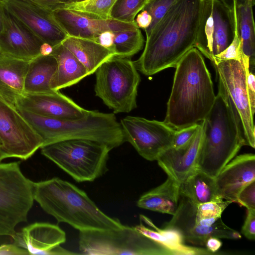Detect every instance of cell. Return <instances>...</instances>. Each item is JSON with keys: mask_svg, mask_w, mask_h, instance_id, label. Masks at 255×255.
I'll return each mask as SVG.
<instances>
[{"mask_svg": "<svg viewBox=\"0 0 255 255\" xmlns=\"http://www.w3.org/2000/svg\"><path fill=\"white\" fill-rule=\"evenodd\" d=\"M30 60L0 53V96L14 106L24 92V79Z\"/></svg>", "mask_w": 255, "mask_h": 255, "instance_id": "21", "label": "cell"}, {"mask_svg": "<svg viewBox=\"0 0 255 255\" xmlns=\"http://www.w3.org/2000/svg\"><path fill=\"white\" fill-rule=\"evenodd\" d=\"M114 33L115 56L130 58L143 48L145 41L140 28Z\"/></svg>", "mask_w": 255, "mask_h": 255, "instance_id": "30", "label": "cell"}, {"mask_svg": "<svg viewBox=\"0 0 255 255\" xmlns=\"http://www.w3.org/2000/svg\"><path fill=\"white\" fill-rule=\"evenodd\" d=\"M41 153L75 181H93L107 171V145L95 140L73 139L42 146Z\"/></svg>", "mask_w": 255, "mask_h": 255, "instance_id": "6", "label": "cell"}, {"mask_svg": "<svg viewBox=\"0 0 255 255\" xmlns=\"http://www.w3.org/2000/svg\"><path fill=\"white\" fill-rule=\"evenodd\" d=\"M242 234L250 240L255 239V210L247 209V216L241 229Z\"/></svg>", "mask_w": 255, "mask_h": 255, "instance_id": "38", "label": "cell"}, {"mask_svg": "<svg viewBox=\"0 0 255 255\" xmlns=\"http://www.w3.org/2000/svg\"><path fill=\"white\" fill-rule=\"evenodd\" d=\"M212 64L233 112L240 136L245 145L255 148L254 115L249 100L247 75L243 62L230 60Z\"/></svg>", "mask_w": 255, "mask_h": 255, "instance_id": "10", "label": "cell"}, {"mask_svg": "<svg viewBox=\"0 0 255 255\" xmlns=\"http://www.w3.org/2000/svg\"><path fill=\"white\" fill-rule=\"evenodd\" d=\"M95 95L114 114L128 113L137 107L140 75L130 58L115 56L96 71Z\"/></svg>", "mask_w": 255, "mask_h": 255, "instance_id": "7", "label": "cell"}, {"mask_svg": "<svg viewBox=\"0 0 255 255\" xmlns=\"http://www.w3.org/2000/svg\"><path fill=\"white\" fill-rule=\"evenodd\" d=\"M237 203L247 209L255 210V181L247 185L240 191Z\"/></svg>", "mask_w": 255, "mask_h": 255, "instance_id": "37", "label": "cell"}, {"mask_svg": "<svg viewBox=\"0 0 255 255\" xmlns=\"http://www.w3.org/2000/svg\"><path fill=\"white\" fill-rule=\"evenodd\" d=\"M29 255L28 251L16 245L3 244L0 246V255Z\"/></svg>", "mask_w": 255, "mask_h": 255, "instance_id": "40", "label": "cell"}, {"mask_svg": "<svg viewBox=\"0 0 255 255\" xmlns=\"http://www.w3.org/2000/svg\"><path fill=\"white\" fill-rule=\"evenodd\" d=\"M11 238L14 244L26 250L29 255L77 254L60 246L66 240V234L59 226L50 223H34L16 232Z\"/></svg>", "mask_w": 255, "mask_h": 255, "instance_id": "16", "label": "cell"}, {"mask_svg": "<svg viewBox=\"0 0 255 255\" xmlns=\"http://www.w3.org/2000/svg\"><path fill=\"white\" fill-rule=\"evenodd\" d=\"M173 86L163 122L175 130L203 121L216 95L202 53L193 47L175 66Z\"/></svg>", "mask_w": 255, "mask_h": 255, "instance_id": "2", "label": "cell"}, {"mask_svg": "<svg viewBox=\"0 0 255 255\" xmlns=\"http://www.w3.org/2000/svg\"><path fill=\"white\" fill-rule=\"evenodd\" d=\"M215 179L218 195L223 200L237 203L240 191L255 181V155L250 153L236 156Z\"/></svg>", "mask_w": 255, "mask_h": 255, "instance_id": "20", "label": "cell"}, {"mask_svg": "<svg viewBox=\"0 0 255 255\" xmlns=\"http://www.w3.org/2000/svg\"><path fill=\"white\" fill-rule=\"evenodd\" d=\"M79 248L91 255H175L164 245L142 234L134 227L79 231Z\"/></svg>", "mask_w": 255, "mask_h": 255, "instance_id": "8", "label": "cell"}, {"mask_svg": "<svg viewBox=\"0 0 255 255\" xmlns=\"http://www.w3.org/2000/svg\"><path fill=\"white\" fill-rule=\"evenodd\" d=\"M246 72V81L249 100L252 114L255 113V77L254 70H250V68L244 66Z\"/></svg>", "mask_w": 255, "mask_h": 255, "instance_id": "39", "label": "cell"}, {"mask_svg": "<svg viewBox=\"0 0 255 255\" xmlns=\"http://www.w3.org/2000/svg\"><path fill=\"white\" fill-rule=\"evenodd\" d=\"M53 13L68 36L94 41L105 31L114 32L138 28L135 21L96 19L62 6L53 10Z\"/></svg>", "mask_w": 255, "mask_h": 255, "instance_id": "17", "label": "cell"}, {"mask_svg": "<svg viewBox=\"0 0 255 255\" xmlns=\"http://www.w3.org/2000/svg\"><path fill=\"white\" fill-rule=\"evenodd\" d=\"M134 21L139 28L145 30L151 24L152 17L146 10L142 9L136 15Z\"/></svg>", "mask_w": 255, "mask_h": 255, "instance_id": "42", "label": "cell"}, {"mask_svg": "<svg viewBox=\"0 0 255 255\" xmlns=\"http://www.w3.org/2000/svg\"><path fill=\"white\" fill-rule=\"evenodd\" d=\"M140 224L134 227L145 236L158 242L172 250L175 255H212L207 249L187 246L181 236L176 231L156 227L143 215L139 216Z\"/></svg>", "mask_w": 255, "mask_h": 255, "instance_id": "27", "label": "cell"}, {"mask_svg": "<svg viewBox=\"0 0 255 255\" xmlns=\"http://www.w3.org/2000/svg\"><path fill=\"white\" fill-rule=\"evenodd\" d=\"M16 108L41 137L42 146L63 140L85 139L103 143L112 149L125 141L120 123L114 113L89 111L81 118L62 120Z\"/></svg>", "mask_w": 255, "mask_h": 255, "instance_id": "4", "label": "cell"}, {"mask_svg": "<svg viewBox=\"0 0 255 255\" xmlns=\"http://www.w3.org/2000/svg\"><path fill=\"white\" fill-rule=\"evenodd\" d=\"M0 141L7 157L26 160L43 144L41 137L16 107L0 96Z\"/></svg>", "mask_w": 255, "mask_h": 255, "instance_id": "11", "label": "cell"}, {"mask_svg": "<svg viewBox=\"0 0 255 255\" xmlns=\"http://www.w3.org/2000/svg\"><path fill=\"white\" fill-rule=\"evenodd\" d=\"M117 0H83L72 2L61 6L84 15L100 19H112L111 13Z\"/></svg>", "mask_w": 255, "mask_h": 255, "instance_id": "31", "label": "cell"}, {"mask_svg": "<svg viewBox=\"0 0 255 255\" xmlns=\"http://www.w3.org/2000/svg\"><path fill=\"white\" fill-rule=\"evenodd\" d=\"M222 245L220 239L216 237H211L207 240L205 246L206 249L212 255L219 251Z\"/></svg>", "mask_w": 255, "mask_h": 255, "instance_id": "43", "label": "cell"}, {"mask_svg": "<svg viewBox=\"0 0 255 255\" xmlns=\"http://www.w3.org/2000/svg\"><path fill=\"white\" fill-rule=\"evenodd\" d=\"M120 123L125 141L130 143L147 160H157L172 146L176 130L163 122L128 116Z\"/></svg>", "mask_w": 255, "mask_h": 255, "instance_id": "12", "label": "cell"}, {"mask_svg": "<svg viewBox=\"0 0 255 255\" xmlns=\"http://www.w3.org/2000/svg\"><path fill=\"white\" fill-rule=\"evenodd\" d=\"M195 207L196 204L180 195L178 208L164 228L176 231L184 241L202 246L211 237L230 240L241 238L239 232L226 225L221 218L211 226L196 224L194 218Z\"/></svg>", "mask_w": 255, "mask_h": 255, "instance_id": "13", "label": "cell"}, {"mask_svg": "<svg viewBox=\"0 0 255 255\" xmlns=\"http://www.w3.org/2000/svg\"><path fill=\"white\" fill-rule=\"evenodd\" d=\"M7 158L6 154L2 150L1 146H0V163L4 159Z\"/></svg>", "mask_w": 255, "mask_h": 255, "instance_id": "48", "label": "cell"}, {"mask_svg": "<svg viewBox=\"0 0 255 255\" xmlns=\"http://www.w3.org/2000/svg\"><path fill=\"white\" fill-rule=\"evenodd\" d=\"M202 122L204 136L197 170L215 178L245 145L219 83L215 102Z\"/></svg>", "mask_w": 255, "mask_h": 255, "instance_id": "5", "label": "cell"}, {"mask_svg": "<svg viewBox=\"0 0 255 255\" xmlns=\"http://www.w3.org/2000/svg\"><path fill=\"white\" fill-rule=\"evenodd\" d=\"M199 123L176 130L171 147L177 148L187 144L196 132Z\"/></svg>", "mask_w": 255, "mask_h": 255, "instance_id": "36", "label": "cell"}, {"mask_svg": "<svg viewBox=\"0 0 255 255\" xmlns=\"http://www.w3.org/2000/svg\"><path fill=\"white\" fill-rule=\"evenodd\" d=\"M221 2L224 5H225L230 10L232 9L233 7V0H218ZM237 5L244 4L248 2H252L255 4V0H235Z\"/></svg>", "mask_w": 255, "mask_h": 255, "instance_id": "45", "label": "cell"}, {"mask_svg": "<svg viewBox=\"0 0 255 255\" xmlns=\"http://www.w3.org/2000/svg\"><path fill=\"white\" fill-rule=\"evenodd\" d=\"M15 106L38 115L62 120L81 118L89 112L59 91L24 92L16 99Z\"/></svg>", "mask_w": 255, "mask_h": 255, "instance_id": "15", "label": "cell"}, {"mask_svg": "<svg viewBox=\"0 0 255 255\" xmlns=\"http://www.w3.org/2000/svg\"><path fill=\"white\" fill-rule=\"evenodd\" d=\"M179 193L196 205L223 200L218 194L215 178L199 170L180 184Z\"/></svg>", "mask_w": 255, "mask_h": 255, "instance_id": "29", "label": "cell"}, {"mask_svg": "<svg viewBox=\"0 0 255 255\" xmlns=\"http://www.w3.org/2000/svg\"><path fill=\"white\" fill-rule=\"evenodd\" d=\"M33 183L23 174L19 162L0 163V236L12 237L16 226L27 221Z\"/></svg>", "mask_w": 255, "mask_h": 255, "instance_id": "9", "label": "cell"}, {"mask_svg": "<svg viewBox=\"0 0 255 255\" xmlns=\"http://www.w3.org/2000/svg\"><path fill=\"white\" fill-rule=\"evenodd\" d=\"M57 68V63L51 54L39 55L29 61L24 79L25 93L51 92V82Z\"/></svg>", "mask_w": 255, "mask_h": 255, "instance_id": "25", "label": "cell"}, {"mask_svg": "<svg viewBox=\"0 0 255 255\" xmlns=\"http://www.w3.org/2000/svg\"><path fill=\"white\" fill-rule=\"evenodd\" d=\"M3 17L4 27L0 35V53L24 60L39 55L44 42L4 7Z\"/></svg>", "mask_w": 255, "mask_h": 255, "instance_id": "19", "label": "cell"}, {"mask_svg": "<svg viewBox=\"0 0 255 255\" xmlns=\"http://www.w3.org/2000/svg\"><path fill=\"white\" fill-rule=\"evenodd\" d=\"M213 32L210 61L225 50L232 42L234 25L232 13L218 0H212Z\"/></svg>", "mask_w": 255, "mask_h": 255, "instance_id": "28", "label": "cell"}, {"mask_svg": "<svg viewBox=\"0 0 255 255\" xmlns=\"http://www.w3.org/2000/svg\"><path fill=\"white\" fill-rule=\"evenodd\" d=\"M115 35L114 32L105 31L101 33L96 38V41L104 47L112 50L114 53V40Z\"/></svg>", "mask_w": 255, "mask_h": 255, "instance_id": "41", "label": "cell"}, {"mask_svg": "<svg viewBox=\"0 0 255 255\" xmlns=\"http://www.w3.org/2000/svg\"><path fill=\"white\" fill-rule=\"evenodd\" d=\"M204 0H177L146 37L143 52L133 61L138 70L151 76L175 67L195 47Z\"/></svg>", "mask_w": 255, "mask_h": 255, "instance_id": "1", "label": "cell"}, {"mask_svg": "<svg viewBox=\"0 0 255 255\" xmlns=\"http://www.w3.org/2000/svg\"><path fill=\"white\" fill-rule=\"evenodd\" d=\"M232 11L239 37L241 40L242 57L249 59L250 69H255V30L253 6L250 1L237 5L233 0Z\"/></svg>", "mask_w": 255, "mask_h": 255, "instance_id": "26", "label": "cell"}, {"mask_svg": "<svg viewBox=\"0 0 255 255\" xmlns=\"http://www.w3.org/2000/svg\"><path fill=\"white\" fill-rule=\"evenodd\" d=\"M232 15L234 25V36L233 40L225 50L213 57V60L211 61L212 63L230 60H235L241 62H242L241 40L238 34L233 13Z\"/></svg>", "mask_w": 255, "mask_h": 255, "instance_id": "35", "label": "cell"}, {"mask_svg": "<svg viewBox=\"0 0 255 255\" xmlns=\"http://www.w3.org/2000/svg\"><path fill=\"white\" fill-rule=\"evenodd\" d=\"M53 51V47L47 43L44 42L41 46L40 55H49L51 54Z\"/></svg>", "mask_w": 255, "mask_h": 255, "instance_id": "46", "label": "cell"}, {"mask_svg": "<svg viewBox=\"0 0 255 255\" xmlns=\"http://www.w3.org/2000/svg\"><path fill=\"white\" fill-rule=\"evenodd\" d=\"M177 0H149L143 9L146 10L151 16L152 21L149 27L144 30L146 38L153 28L164 15L172 5Z\"/></svg>", "mask_w": 255, "mask_h": 255, "instance_id": "34", "label": "cell"}, {"mask_svg": "<svg viewBox=\"0 0 255 255\" xmlns=\"http://www.w3.org/2000/svg\"><path fill=\"white\" fill-rule=\"evenodd\" d=\"M4 7L43 42L53 47L68 36L56 20L53 10L31 0H3Z\"/></svg>", "mask_w": 255, "mask_h": 255, "instance_id": "14", "label": "cell"}, {"mask_svg": "<svg viewBox=\"0 0 255 255\" xmlns=\"http://www.w3.org/2000/svg\"><path fill=\"white\" fill-rule=\"evenodd\" d=\"M51 54L57 63L50 85L53 90L71 86L89 75L84 65L62 43L53 47Z\"/></svg>", "mask_w": 255, "mask_h": 255, "instance_id": "22", "label": "cell"}, {"mask_svg": "<svg viewBox=\"0 0 255 255\" xmlns=\"http://www.w3.org/2000/svg\"><path fill=\"white\" fill-rule=\"evenodd\" d=\"M203 136L202 121L187 144L177 148L170 147L159 156L156 161L167 177L180 185L197 170Z\"/></svg>", "mask_w": 255, "mask_h": 255, "instance_id": "18", "label": "cell"}, {"mask_svg": "<svg viewBox=\"0 0 255 255\" xmlns=\"http://www.w3.org/2000/svg\"><path fill=\"white\" fill-rule=\"evenodd\" d=\"M61 43L84 65L89 75L115 56L112 50L91 39L68 36Z\"/></svg>", "mask_w": 255, "mask_h": 255, "instance_id": "23", "label": "cell"}, {"mask_svg": "<svg viewBox=\"0 0 255 255\" xmlns=\"http://www.w3.org/2000/svg\"><path fill=\"white\" fill-rule=\"evenodd\" d=\"M232 202L223 200L211 201L196 205L194 219L196 222L205 219H219Z\"/></svg>", "mask_w": 255, "mask_h": 255, "instance_id": "33", "label": "cell"}, {"mask_svg": "<svg viewBox=\"0 0 255 255\" xmlns=\"http://www.w3.org/2000/svg\"><path fill=\"white\" fill-rule=\"evenodd\" d=\"M149 0H117L113 6L111 17L115 20L131 22Z\"/></svg>", "mask_w": 255, "mask_h": 255, "instance_id": "32", "label": "cell"}, {"mask_svg": "<svg viewBox=\"0 0 255 255\" xmlns=\"http://www.w3.org/2000/svg\"><path fill=\"white\" fill-rule=\"evenodd\" d=\"M81 0H76L75 1H81Z\"/></svg>", "mask_w": 255, "mask_h": 255, "instance_id": "50", "label": "cell"}, {"mask_svg": "<svg viewBox=\"0 0 255 255\" xmlns=\"http://www.w3.org/2000/svg\"><path fill=\"white\" fill-rule=\"evenodd\" d=\"M33 197L58 222L79 231L118 229L124 226L103 212L84 191L58 177L34 182Z\"/></svg>", "mask_w": 255, "mask_h": 255, "instance_id": "3", "label": "cell"}, {"mask_svg": "<svg viewBox=\"0 0 255 255\" xmlns=\"http://www.w3.org/2000/svg\"><path fill=\"white\" fill-rule=\"evenodd\" d=\"M179 184L171 178L160 185L142 194L137 206L142 209L173 215L178 206Z\"/></svg>", "mask_w": 255, "mask_h": 255, "instance_id": "24", "label": "cell"}, {"mask_svg": "<svg viewBox=\"0 0 255 255\" xmlns=\"http://www.w3.org/2000/svg\"><path fill=\"white\" fill-rule=\"evenodd\" d=\"M4 6L1 1H0V35L4 30V22L3 17Z\"/></svg>", "mask_w": 255, "mask_h": 255, "instance_id": "47", "label": "cell"}, {"mask_svg": "<svg viewBox=\"0 0 255 255\" xmlns=\"http://www.w3.org/2000/svg\"><path fill=\"white\" fill-rule=\"evenodd\" d=\"M3 0H0L2 1ZM36 3L52 10L61 6L62 4L57 0H31Z\"/></svg>", "mask_w": 255, "mask_h": 255, "instance_id": "44", "label": "cell"}, {"mask_svg": "<svg viewBox=\"0 0 255 255\" xmlns=\"http://www.w3.org/2000/svg\"><path fill=\"white\" fill-rule=\"evenodd\" d=\"M0 146H1V143H0Z\"/></svg>", "mask_w": 255, "mask_h": 255, "instance_id": "51", "label": "cell"}, {"mask_svg": "<svg viewBox=\"0 0 255 255\" xmlns=\"http://www.w3.org/2000/svg\"><path fill=\"white\" fill-rule=\"evenodd\" d=\"M58 2L61 3L62 5L69 3L72 2H74L76 0H57Z\"/></svg>", "mask_w": 255, "mask_h": 255, "instance_id": "49", "label": "cell"}]
</instances>
